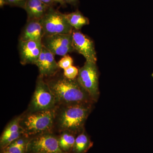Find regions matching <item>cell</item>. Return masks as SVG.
I'll return each mask as SVG.
<instances>
[{
    "instance_id": "obj_25",
    "label": "cell",
    "mask_w": 153,
    "mask_h": 153,
    "mask_svg": "<svg viewBox=\"0 0 153 153\" xmlns=\"http://www.w3.org/2000/svg\"><path fill=\"white\" fill-rule=\"evenodd\" d=\"M6 5L5 0H0V7L2 8Z\"/></svg>"
},
{
    "instance_id": "obj_16",
    "label": "cell",
    "mask_w": 153,
    "mask_h": 153,
    "mask_svg": "<svg viewBox=\"0 0 153 153\" xmlns=\"http://www.w3.org/2000/svg\"><path fill=\"white\" fill-rule=\"evenodd\" d=\"M76 135L69 132H61L58 137L59 147L63 153H71L75 142Z\"/></svg>"
},
{
    "instance_id": "obj_14",
    "label": "cell",
    "mask_w": 153,
    "mask_h": 153,
    "mask_svg": "<svg viewBox=\"0 0 153 153\" xmlns=\"http://www.w3.org/2000/svg\"><path fill=\"white\" fill-rule=\"evenodd\" d=\"M93 145L90 137L83 130L76 136L71 153H86Z\"/></svg>"
},
{
    "instance_id": "obj_1",
    "label": "cell",
    "mask_w": 153,
    "mask_h": 153,
    "mask_svg": "<svg viewBox=\"0 0 153 153\" xmlns=\"http://www.w3.org/2000/svg\"><path fill=\"white\" fill-rule=\"evenodd\" d=\"M55 96L57 106L92 104L95 102L80 85L77 78L69 79L60 71L54 76L44 78Z\"/></svg>"
},
{
    "instance_id": "obj_6",
    "label": "cell",
    "mask_w": 153,
    "mask_h": 153,
    "mask_svg": "<svg viewBox=\"0 0 153 153\" xmlns=\"http://www.w3.org/2000/svg\"><path fill=\"white\" fill-rule=\"evenodd\" d=\"M98 71L96 63L86 61L79 69L77 81L92 100L96 102L99 97Z\"/></svg>"
},
{
    "instance_id": "obj_22",
    "label": "cell",
    "mask_w": 153,
    "mask_h": 153,
    "mask_svg": "<svg viewBox=\"0 0 153 153\" xmlns=\"http://www.w3.org/2000/svg\"><path fill=\"white\" fill-rule=\"evenodd\" d=\"M63 1L65 4H68L74 6H77L79 2V0H63Z\"/></svg>"
},
{
    "instance_id": "obj_27",
    "label": "cell",
    "mask_w": 153,
    "mask_h": 153,
    "mask_svg": "<svg viewBox=\"0 0 153 153\" xmlns=\"http://www.w3.org/2000/svg\"><path fill=\"white\" fill-rule=\"evenodd\" d=\"M152 77H153V73H152Z\"/></svg>"
},
{
    "instance_id": "obj_12",
    "label": "cell",
    "mask_w": 153,
    "mask_h": 153,
    "mask_svg": "<svg viewBox=\"0 0 153 153\" xmlns=\"http://www.w3.org/2000/svg\"><path fill=\"white\" fill-rule=\"evenodd\" d=\"M45 35L40 20H27L19 36V41H41Z\"/></svg>"
},
{
    "instance_id": "obj_4",
    "label": "cell",
    "mask_w": 153,
    "mask_h": 153,
    "mask_svg": "<svg viewBox=\"0 0 153 153\" xmlns=\"http://www.w3.org/2000/svg\"><path fill=\"white\" fill-rule=\"evenodd\" d=\"M57 106L54 94L44 78L39 75L27 112L55 109Z\"/></svg>"
},
{
    "instance_id": "obj_17",
    "label": "cell",
    "mask_w": 153,
    "mask_h": 153,
    "mask_svg": "<svg viewBox=\"0 0 153 153\" xmlns=\"http://www.w3.org/2000/svg\"><path fill=\"white\" fill-rule=\"evenodd\" d=\"M29 138L23 134L13 142L4 151H7L10 153H26Z\"/></svg>"
},
{
    "instance_id": "obj_20",
    "label": "cell",
    "mask_w": 153,
    "mask_h": 153,
    "mask_svg": "<svg viewBox=\"0 0 153 153\" xmlns=\"http://www.w3.org/2000/svg\"><path fill=\"white\" fill-rule=\"evenodd\" d=\"M73 63V60L72 58L70 56L67 55L63 56V58H61L57 62L59 67L63 69H66L72 66Z\"/></svg>"
},
{
    "instance_id": "obj_21",
    "label": "cell",
    "mask_w": 153,
    "mask_h": 153,
    "mask_svg": "<svg viewBox=\"0 0 153 153\" xmlns=\"http://www.w3.org/2000/svg\"><path fill=\"white\" fill-rule=\"evenodd\" d=\"M28 0H5L6 5L25 9Z\"/></svg>"
},
{
    "instance_id": "obj_8",
    "label": "cell",
    "mask_w": 153,
    "mask_h": 153,
    "mask_svg": "<svg viewBox=\"0 0 153 153\" xmlns=\"http://www.w3.org/2000/svg\"><path fill=\"white\" fill-rule=\"evenodd\" d=\"M41 42L43 47L54 55L64 56L74 51L71 34L44 36Z\"/></svg>"
},
{
    "instance_id": "obj_9",
    "label": "cell",
    "mask_w": 153,
    "mask_h": 153,
    "mask_svg": "<svg viewBox=\"0 0 153 153\" xmlns=\"http://www.w3.org/2000/svg\"><path fill=\"white\" fill-rule=\"evenodd\" d=\"M71 35L74 51L82 55L86 61L96 63L97 57L93 41L79 30L73 29Z\"/></svg>"
},
{
    "instance_id": "obj_15",
    "label": "cell",
    "mask_w": 153,
    "mask_h": 153,
    "mask_svg": "<svg viewBox=\"0 0 153 153\" xmlns=\"http://www.w3.org/2000/svg\"><path fill=\"white\" fill-rule=\"evenodd\" d=\"M65 16L69 24L75 30H80L83 26L89 24L88 18L85 17L78 10L72 13L65 14Z\"/></svg>"
},
{
    "instance_id": "obj_26",
    "label": "cell",
    "mask_w": 153,
    "mask_h": 153,
    "mask_svg": "<svg viewBox=\"0 0 153 153\" xmlns=\"http://www.w3.org/2000/svg\"><path fill=\"white\" fill-rule=\"evenodd\" d=\"M2 153H9V152H7V151H4V152H3Z\"/></svg>"
},
{
    "instance_id": "obj_13",
    "label": "cell",
    "mask_w": 153,
    "mask_h": 153,
    "mask_svg": "<svg viewBox=\"0 0 153 153\" xmlns=\"http://www.w3.org/2000/svg\"><path fill=\"white\" fill-rule=\"evenodd\" d=\"M50 7L40 0H28L24 9L27 13V20H41Z\"/></svg>"
},
{
    "instance_id": "obj_3",
    "label": "cell",
    "mask_w": 153,
    "mask_h": 153,
    "mask_svg": "<svg viewBox=\"0 0 153 153\" xmlns=\"http://www.w3.org/2000/svg\"><path fill=\"white\" fill-rule=\"evenodd\" d=\"M55 109L27 112L21 115L20 126L24 134L30 137L52 132L55 123Z\"/></svg>"
},
{
    "instance_id": "obj_5",
    "label": "cell",
    "mask_w": 153,
    "mask_h": 153,
    "mask_svg": "<svg viewBox=\"0 0 153 153\" xmlns=\"http://www.w3.org/2000/svg\"><path fill=\"white\" fill-rule=\"evenodd\" d=\"M40 21L44 29V36L71 34L74 29L67 21L65 14L53 7L49 8Z\"/></svg>"
},
{
    "instance_id": "obj_23",
    "label": "cell",
    "mask_w": 153,
    "mask_h": 153,
    "mask_svg": "<svg viewBox=\"0 0 153 153\" xmlns=\"http://www.w3.org/2000/svg\"><path fill=\"white\" fill-rule=\"evenodd\" d=\"M40 1L49 7H53L55 4L53 0H40Z\"/></svg>"
},
{
    "instance_id": "obj_18",
    "label": "cell",
    "mask_w": 153,
    "mask_h": 153,
    "mask_svg": "<svg viewBox=\"0 0 153 153\" xmlns=\"http://www.w3.org/2000/svg\"><path fill=\"white\" fill-rule=\"evenodd\" d=\"M21 117V115L17 117L8 124L1 135L0 141L3 140L11 135L22 130L20 124Z\"/></svg>"
},
{
    "instance_id": "obj_7",
    "label": "cell",
    "mask_w": 153,
    "mask_h": 153,
    "mask_svg": "<svg viewBox=\"0 0 153 153\" xmlns=\"http://www.w3.org/2000/svg\"><path fill=\"white\" fill-rule=\"evenodd\" d=\"M26 153H63L59 147L58 137L52 132L30 137Z\"/></svg>"
},
{
    "instance_id": "obj_11",
    "label": "cell",
    "mask_w": 153,
    "mask_h": 153,
    "mask_svg": "<svg viewBox=\"0 0 153 153\" xmlns=\"http://www.w3.org/2000/svg\"><path fill=\"white\" fill-rule=\"evenodd\" d=\"M54 55L44 47L35 65L38 67L39 75L43 78L51 77L60 71V68L56 62Z\"/></svg>"
},
{
    "instance_id": "obj_19",
    "label": "cell",
    "mask_w": 153,
    "mask_h": 153,
    "mask_svg": "<svg viewBox=\"0 0 153 153\" xmlns=\"http://www.w3.org/2000/svg\"><path fill=\"white\" fill-rule=\"evenodd\" d=\"M64 76L69 79H74L77 77L79 73V69L75 66H71L63 69Z\"/></svg>"
},
{
    "instance_id": "obj_10",
    "label": "cell",
    "mask_w": 153,
    "mask_h": 153,
    "mask_svg": "<svg viewBox=\"0 0 153 153\" xmlns=\"http://www.w3.org/2000/svg\"><path fill=\"white\" fill-rule=\"evenodd\" d=\"M43 48L41 41H19L18 49L20 63L23 65H35Z\"/></svg>"
},
{
    "instance_id": "obj_2",
    "label": "cell",
    "mask_w": 153,
    "mask_h": 153,
    "mask_svg": "<svg viewBox=\"0 0 153 153\" xmlns=\"http://www.w3.org/2000/svg\"><path fill=\"white\" fill-rule=\"evenodd\" d=\"M92 105V104L57 105L55 109L54 126L60 133L67 131L77 135L84 130V125Z\"/></svg>"
},
{
    "instance_id": "obj_24",
    "label": "cell",
    "mask_w": 153,
    "mask_h": 153,
    "mask_svg": "<svg viewBox=\"0 0 153 153\" xmlns=\"http://www.w3.org/2000/svg\"><path fill=\"white\" fill-rule=\"evenodd\" d=\"M53 1H54V2L55 4L58 3V4H60V5L62 6L63 7L66 5L65 3L63 2V0H53Z\"/></svg>"
}]
</instances>
